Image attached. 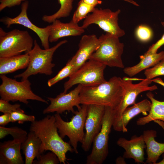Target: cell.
<instances>
[{
  "label": "cell",
  "mask_w": 164,
  "mask_h": 164,
  "mask_svg": "<svg viewBox=\"0 0 164 164\" xmlns=\"http://www.w3.org/2000/svg\"><path fill=\"white\" fill-rule=\"evenodd\" d=\"M87 105L82 104L75 111L74 115L70 121L63 120L60 114H54L55 123L60 137L63 139L68 137L70 144L76 154L78 153V144H81L84 140L85 133L84 128L87 114Z\"/></svg>",
  "instance_id": "4"
},
{
  "label": "cell",
  "mask_w": 164,
  "mask_h": 164,
  "mask_svg": "<svg viewBox=\"0 0 164 164\" xmlns=\"http://www.w3.org/2000/svg\"><path fill=\"white\" fill-rule=\"evenodd\" d=\"M28 53L7 57H0V74L12 73L27 68L29 62Z\"/></svg>",
  "instance_id": "21"
},
{
  "label": "cell",
  "mask_w": 164,
  "mask_h": 164,
  "mask_svg": "<svg viewBox=\"0 0 164 164\" xmlns=\"http://www.w3.org/2000/svg\"><path fill=\"white\" fill-rule=\"evenodd\" d=\"M151 106V101L147 99L133 104L125 109L121 116L113 121L112 127L116 131L127 132V126L133 118L142 113L144 115H147V113L150 111Z\"/></svg>",
  "instance_id": "17"
},
{
  "label": "cell",
  "mask_w": 164,
  "mask_h": 164,
  "mask_svg": "<svg viewBox=\"0 0 164 164\" xmlns=\"http://www.w3.org/2000/svg\"><path fill=\"white\" fill-rule=\"evenodd\" d=\"M106 66L94 60L89 59L69 77L64 84V91H67L73 86L81 84L90 86L97 85L106 80L104 71Z\"/></svg>",
  "instance_id": "8"
},
{
  "label": "cell",
  "mask_w": 164,
  "mask_h": 164,
  "mask_svg": "<svg viewBox=\"0 0 164 164\" xmlns=\"http://www.w3.org/2000/svg\"><path fill=\"white\" fill-rule=\"evenodd\" d=\"M26 0H0V11L5 8H11L20 4L22 1Z\"/></svg>",
  "instance_id": "35"
},
{
  "label": "cell",
  "mask_w": 164,
  "mask_h": 164,
  "mask_svg": "<svg viewBox=\"0 0 164 164\" xmlns=\"http://www.w3.org/2000/svg\"><path fill=\"white\" fill-rule=\"evenodd\" d=\"M140 61L132 67L125 68L124 73L132 77L141 71L152 67L164 59V51L153 53H145L140 56Z\"/></svg>",
  "instance_id": "23"
},
{
  "label": "cell",
  "mask_w": 164,
  "mask_h": 164,
  "mask_svg": "<svg viewBox=\"0 0 164 164\" xmlns=\"http://www.w3.org/2000/svg\"><path fill=\"white\" fill-rule=\"evenodd\" d=\"M60 163L57 155L54 152L50 151L46 154L43 153L34 160L33 164H58Z\"/></svg>",
  "instance_id": "31"
},
{
  "label": "cell",
  "mask_w": 164,
  "mask_h": 164,
  "mask_svg": "<svg viewBox=\"0 0 164 164\" xmlns=\"http://www.w3.org/2000/svg\"><path fill=\"white\" fill-rule=\"evenodd\" d=\"M117 144L125 149L123 155L125 158L132 159L137 163H144V149L146 145L142 135L138 136L133 135L129 140L120 138Z\"/></svg>",
  "instance_id": "16"
},
{
  "label": "cell",
  "mask_w": 164,
  "mask_h": 164,
  "mask_svg": "<svg viewBox=\"0 0 164 164\" xmlns=\"http://www.w3.org/2000/svg\"><path fill=\"white\" fill-rule=\"evenodd\" d=\"M113 110L111 107H105L101 129L93 140L92 151L87 157V164H101L107 158L109 135L113 125Z\"/></svg>",
  "instance_id": "9"
},
{
  "label": "cell",
  "mask_w": 164,
  "mask_h": 164,
  "mask_svg": "<svg viewBox=\"0 0 164 164\" xmlns=\"http://www.w3.org/2000/svg\"><path fill=\"white\" fill-rule=\"evenodd\" d=\"M29 130L41 140L42 154L47 150L52 152L57 155L60 163H66L67 152H74L70 144L64 141L58 133L54 115H47L41 120L32 122Z\"/></svg>",
  "instance_id": "1"
},
{
  "label": "cell",
  "mask_w": 164,
  "mask_h": 164,
  "mask_svg": "<svg viewBox=\"0 0 164 164\" xmlns=\"http://www.w3.org/2000/svg\"><path fill=\"white\" fill-rule=\"evenodd\" d=\"M34 40L27 31L15 29L6 32L1 27L0 57L28 53L33 47Z\"/></svg>",
  "instance_id": "6"
},
{
  "label": "cell",
  "mask_w": 164,
  "mask_h": 164,
  "mask_svg": "<svg viewBox=\"0 0 164 164\" xmlns=\"http://www.w3.org/2000/svg\"><path fill=\"white\" fill-rule=\"evenodd\" d=\"M115 163L117 164H125L126 162L123 157L119 156L116 159Z\"/></svg>",
  "instance_id": "38"
},
{
  "label": "cell",
  "mask_w": 164,
  "mask_h": 164,
  "mask_svg": "<svg viewBox=\"0 0 164 164\" xmlns=\"http://www.w3.org/2000/svg\"><path fill=\"white\" fill-rule=\"evenodd\" d=\"M152 82L161 85L164 87V82L160 78H156L151 80Z\"/></svg>",
  "instance_id": "39"
},
{
  "label": "cell",
  "mask_w": 164,
  "mask_h": 164,
  "mask_svg": "<svg viewBox=\"0 0 164 164\" xmlns=\"http://www.w3.org/2000/svg\"><path fill=\"white\" fill-rule=\"evenodd\" d=\"M122 0L126 2H129L136 6H139L138 5L136 2H135L133 0Z\"/></svg>",
  "instance_id": "40"
},
{
  "label": "cell",
  "mask_w": 164,
  "mask_h": 164,
  "mask_svg": "<svg viewBox=\"0 0 164 164\" xmlns=\"http://www.w3.org/2000/svg\"><path fill=\"white\" fill-rule=\"evenodd\" d=\"M41 141L33 132L30 131L26 140L22 143L21 149L25 157V164H32L34 159L42 154Z\"/></svg>",
  "instance_id": "22"
},
{
  "label": "cell",
  "mask_w": 164,
  "mask_h": 164,
  "mask_svg": "<svg viewBox=\"0 0 164 164\" xmlns=\"http://www.w3.org/2000/svg\"><path fill=\"white\" fill-rule=\"evenodd\" d=\"M10 113V121L12 122L17 121L19 124H23L25 122H32L35 120L34 116L26 114L24 112L14 111Z\"/></svg>",
  "instance_id": "32"
},
{
  "label": "cell",
  "mask_w": 164,
  "mask_h": 164,
  "mask_svg": "<svg viewBox=\"0 0 164 164\" xmlns=\"http://www.w3.org/2000/svg\"><path fill=\"white\" fill-rule=\"evenodd\" d=\"M101 43L89 59L95 60L110 67L124 68L121 59L124 44L119 38L106 32L100 36Z\"/></svg>",
  "instance_id": "5"
},
{
  "label": "cell",
  "mask_w": 164,
  "mask_h": 164,
  "mask_svg": "<svg viewBox=\"0 0 164 164\" xmlns=\"http://www.w3.org/2000/svg\"><path fill=\"white\" fill-rule=\"evenodd\" d=\"M144 75L146 79L150 80L159 76L164 75V59L152 67L145 70Z\"/></svg>",
  "instance_id": "29"
},
{
  "label": "cell",
  "mask_w": 164,
  "mask_h": 164,
  "mask_svg": "<svg viewBox=\"0 0 164 164\" xmlns=\"http://www.w3.org/2000/svg\"><path fill=\"white\" fill-rule=\"evenodd\" d=\"M101 38L94 34L85 35L81 38L78 44V49L70 59L74 64L75 72L89 59L101 42Z\"/></svg>",
  "instance_id": "15"
},
{
  "label": "cell",
  "mask_w": 164,
  "mask_h": 164,
  "mask_svg": "<svg viewBox=\"0 0 164 164\" xmlns=\"http://www.w3.org/2000/svg\"><path fill=\"white\" fill-rule=\"evenodd\" d=\"M9 135H12L13 139L24 142L26 139L27 133L26 131L18 127L10 128L0 126V139H2Z\"/></svg>",
  "instance_id": "26"
},
{
  "label": "cell",
  "mask_w": 164,
  "mask_h": 164,
  "mask_svg": "<svg viewBox=\"0 0 164 164\" xmlns=\"http://www.w3.org/2000/svg\"><path fill=\"white\" fill-rule=\"evenodd\" d=\"M121 12L119 9L114 12L109 9L95 8L84 19L81 27L85 29L91 24H95L106 32L119 38L125 34L118 23Z\"/></svg>",
  "instance_id": "11"
},
{
  "label": "cell",
  "mask_w": 164,
  "mask_h": 164,
  "mask_svg": "<svg viewBox=\"0 0 164 164\" xmlns=\"http://www.w3.org/2000/svg\"><path fill=\"white\" fill-rule=\"evenodd\" d=\"M75 71L74 64L69 60L65 66L53 77L49 79L47 85L51 87L64 79L70 77Z\"/></svg>",
  "instance_id": "27"
},
{
  "label": "cell",
  "mask_w": 164,
  "mask_h": 164,
  "mask_svg": "<svg viewBox=\"0 0 164 164\" xmlns=\"http://www.w3.org/2000/svg\"><path fill=\"white\" fill-rule=\"evenodd\" d=\"M122 79L114 76L94 86H83L80 94L81 104H94L117 108L122 100L124 90Z\"/></svg>",
  "instance_id": "2"
},
{
  "label": "cell",
  "mask_w": 164,
  "mask_h": 164,
  "mask_svg": "<svg viewBox=\"0 0 164 164\" xmlns=\"http://www.w3.org/2000/svg\"><path fill=\"white\" fill-rule=\"evenodd\" d=\"M162 157L163 159L162 160L157 163H156V164H164V153L162 154Z\"/></svg>",
  "instance_id": "41"
},
{
  "label": "cell",
  "mask_w": 164,
  "mask_h": 164,
  "mask_svg": "<svg viewBox=\"0 0 164 164\" xmlns=\"http://www.w3.org/2000/svg\"><path fill=\"white\" fill-rule=\"evenodd\" d=\"M60 5L59 9L51 15H44L42 20L49 23H52L55 20L69 16L73 9L74 0H57Z\"/></svg>",
  "instance_id": "25"
},
{
  "label": "cell",
  "mask_w": 164,
  "mask_h": 164,
  "mask_svg": "<svg viewBox=\"0 0 164 164\" xmlns=\"http://www.w3.org/2000/svg\"><path fill=\"white\" fill-rule=\"evenodd\" d=\"M161 23L164 28V22H161ZM164 45V33L160 39L150 46L145 53H156L159 49Z\"/></svg>",
  "instance_id": "34"
},
{
  "label": "cell",
  "mask_w": 164,
  "mask_h": 164,
  "mask_svg": "<svg viewBox=\"0 0 164 164\" xmlns=\"http://www.w3.org/2000/svg\"><path fill=\"white\" fill-rule=\"evenodd\" d=\"M24 112L20 108V105L18 103L14 104H10L9 101L0 99V111L3 114L10 113L12 111Z\"/></svg>",
  "instance_id": "33"
},
{
  "label": "cell",
  "mask_w": 164,
  "mask_h": 164,
  "mask_svg": "<svg viewBox=\"0 0 164 164\" xmlns=\"http://www.w3.org/2000/svg\"><path fill=\"white\" fill-rule=\"evenodd\" d=\"M29 2L25 0L22 4L21 12L19 14L14 18L5 17L0 19V22L6 25L7 28L14 24L22 25L34 31L38 36L44 49L50 48L49 36L50 27L48 25L44 28L39 27L34 25L29 19L27 10Z\"/></svg>",
  "instance_id": "14"
},
{
  "label": "cell",
  "mask_w": 164,
  "mask_h": 164,
  "mask_svg": "<svg viewBox=\"0 0 164 164\" xmlns=\"http://www.w3.org/2000/svg\"><path fill=\"white\" fill-rule=\"evenodd\" d=\"M67 42V40H64L51 48L42 49L35 40L33 48L28 53L29 60L26 70L22 73L15 75L14 77L21 78V80H23L38 73L51 75L53 72V69L55 66V64L52 62L53 54L59 47Z\"/></svg>",
  "instance_id": "3"
},
{
  "label": "cell",
  "mask_w": 164,
  "mask_h": 164,
  "mask_svg": "<svg viewBox=\"0 0 164 164\" xmlns=\"http://www.w3.org/2000/svg\"><path fill=\"white\" fill-rule=\"evenodd\" d=\"M83 86L78 84L74 89L68 93L62 92L55 97H47L50 104L43 111L44 114L56 112L61 114L65 111H75L74 107L77 109L80 107V94Z\"/></svg>",
  "instance_id": "13"
},
{
  "label": "cell",
  "mask_w": 164,
  "mask_h": 164,
  "mask_svg": "<svg viewBox=\"0 0 164 164\" xmlns=\"http://www.w3.org/2000/svg\"><path fill=\"white\" fill-rule=\"evenodd\" d=\"M95 7L87 4L80 0L79 2L77 8L74 12L72 20L78 23L81 20L85 19L89 13H91Z\"/></svg>",
  "instance_id": "28"
},
{
  "label": "cell",
  "mask_w": 164,
  "mask_h": 164,
  "mask_svg": "<svg viewBox=\"0 0 164 164\" xmlns=\"http://www.w3.org/2000/svg\"><path fill=\"white\" fill-rule=\"evenodd\" d=\"M83 2L89 5L95 7L98 5H100L102 3V1L101 0H82Z\"/></svg>",
  "instance_id": "37"
},
{
  "label": "cell",
  "mask_w": 164,
  "mask_h": 164,
  "mask_svg": "<svg viewBox=\"0 0 164 164\" xmlns=\"http://www.w3.org/2000/svg\"><path fill=\"white\" fill-rule=\"evenodd\" d=\"M151 80L124 77L121 79L124 93L119 105L113 110V121L119 118L126 108L134 104L138 95L145 91H152L157 89L156 85L149 86Z\"/></svg>",
  "instance_id": "10"
},
{
  "label": "cell",
  "mask_w": 164,
  "mask_h": 164,
  "mask_svg": "<svg viewBox=\"0 0 164 164\" xmlns=\"http://www.w3.org/2000/svg\"><path fill=\"white\" fill-rule=\"evenodd\" d=\"M11 122L10 113H4L0 116V125L4 126Z\"/></svg>",
  "instance_id": "36"
},
{
  "label": "cell",
  "mask_w": 164,
  "mask_h": 164,
  "mask_svg": "<svg viewBox=\"0 0 164 164\" xmlns=\"http://www.w3.org/2000/svg\"><path fill=\"white\" fill-rule=\"evenodd\" d=\"M23 142L13 139L0 142V164H24L21 152Z\"/></svg>",
  "instance_id": "19"
},
{
  "label": "cell",
  "mask_w": 164,
  "mask_h": 164,
  "mask_svg": "<svg viewBox=\"0 0 164 164\" xmlns=\"http://www.w3.org/2000/svg\"><path fill=\"white\" fill-rule=\"evenodd\" d=\"M0 77L2 81L0 85L1 99L9 102L19 101L26 104L30 100L48 104L47 101L33 92L31 83L28 79L18 81L5 75H0Z\"/></svg>",
  "instance_id": "7"
},
{
  "label": "cell",
  "mask_w": 164,
  "mask_h": 164,
  "mask_svg": "<svg viewBox=\"0 0 164 164\" xmlns=\"http://www.w3.org/2000/svg\"><path fill=\"white\" fill-rule=\"evenodd\" d=\"M146 145L147 158L145 163L156 164L159 156L164 153V143L157 142V132L154 130L144 131L142 134Z\"/></svg>",
  "instance_id": "20"
},
{
  "label": "cell",
  "mask_w": 164,
  "mask_h": 164,
  "mask_svg": "<svg viewBox=\"0 0 164 164\" xmlns=\"http://www.w3.org/2000/svg\"><path fill=\"white\" fill-rule=\"evenodd\" d=\"M50 27L49 41L50 43L56 42L65 37L80 36L85 32L84 29L72 20L69 22L63 23L56 19Z\"/></svg>",
  "instance_id": "18"
},
{
  "label": "cell",
  "mask_w": 164,
  "mask_h": 164,
  "mask_svg": "<svg viewBox=\"0 0 164 164\" xmlns=\"http://www.w3.org/2000/svg\"><path fill=\"white\" fill-rule=\"evenodd\" d=\"M87 105V114L85 124V133L81 145L85 152L90 150L94 138L101 129L105 109V107L103 106Z\"/></svg>",
  "instance_id": "12"
},
{
  "label": "cell",
  "mask_w": 164,
  "mask_h": 164,
  "mask_svg": "<svg viewBox=\"0 0 164 164\" xmlns=\"http://www.w3.org/2000/svg\"><path fill=\"white\" fill-rule=\"evenodd\" d=\"M146 95L151 102L150 111L146 116L138 119L137 124L138 125H144L151 121L156 120L164 122V101H160L155 99L151 91H149Z\"/></svg>",
  "instance_id": "24"
},
{
  "label": "cell",
  "mask_w": 164,
  "mask_h": 164,
  "mask_svg": "<svg viewBox=\"0 0 164 164\" xmlns=\"http://www.w3.org/2000/svg\"><path fill=\"white\" fill-rule=\"evenodd\" d=\"M135 35L137 38L142 42H147L152 38L153 32L152 29L145 25H140L136 29Z\"/></svg>",
  "instance_id": "30"
}]
</instances>
